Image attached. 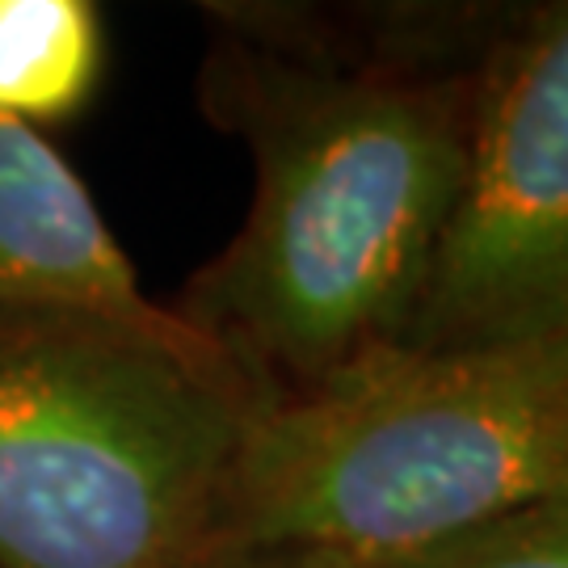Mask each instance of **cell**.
Here are the masks:
<instances>
[{"label": "cell", "mask_w": 568, "mask_h": 568, "mask_svg": "<svg viewBox=\"0 0 568 568\" xmlns=\"http://www.w3.org/2000/svg\"><path fill=\"white\" fill-rule=\"evenodd\" d=\"M476 77L333 68L215 30L199 105L248 148L253 203L173 312L262 405L405 342L464 190Z\"/></svg>", "instance_id": "cell-1"}, {"label": "cell", "mask_w": 568, "mask_h": 568, "mask_svg": "<svg viewBox=\"0 0 568 568\" xmlns=\"http://www.w3.org/2000/svg\"><path fill=\"white\" fill-rule=\"evenodd\" d=\"M568 488V337L387 345L253 413L211 544L387 568Z\"/></svg>", "instance_id": "cell-2"}, {"label": "cell", "mask_w": 568, "mask_h": 568, "mask_svg": "<svg viewBox=\"0 0 568 568\" xmlns=\"http://www.w3.org/2000/svg\"><path fill=\"white\" fill-rule=\"evenodd\" d=\"M257 408L185 321L0 304V568H185Z\"/></svg>", "instance_id": "cell-3"}, {"label": "cell", "mask_w": 568, "mask_h": 568, "mask_svg": "<svg viewBox=\"0 0 568 568\" xmlns=\"http://www.w3.org/2000/svg\"><path fill=\"white\" fill-rule=\"evenodd\" d=\"M568 337V0L514 4L476 77L459 203L408 349Z\"/></svg>", "instance_id": "cell-4"}, {"label": "cell", "mask_w": 568, "mask_h": 568, "mask_svg": "<svg viewBox=\"0 0 568 568\" xmlns=\"http://www.w3.org/2000/svg\"><path fill=\"white\" fill-rule=\"evenodd\" d=\"M0 304L72 307L148 328L178 321L143 295L77 169L9 114H0Z\"/></svg>", "instance_id": "cell-5"}, {"label": "cell", "mask_w": 568, "mask_h": 568, "mask_svg": "<svg viewBox=\"0 0 568 568\" xmlns=\"http://www.w3.org/2000/svg\"><path fill=\"white\" fill-rule=\"evenodd\" d=\"M105 72V26L89 0H0V114L26 126L81 119Z\"/></svg>", "instance_id": "cell-6"}, {"label": "cell", "mask_w": 568, "mask_h": 568, "mask_svg": "<svg viewBox=\"0 0 568 568\" xmlns=\"http://www.w3.org/2000/svg\"><path fill=\"white\" fill-rule=\"evenodd\" d=\"M387 568H568V488Z\"/></svg>", "instance_id": "cell-7"}, {"label": "cell", "mask_w": 568, "mask_h": 568, "mask_svg": "<svg viewBox=\"0 0 568 568\" xmlns=\"http://www.w3.org/2000/svg\"><path fill=\"white\" fill-rule=\"evenodd\" d=\"M185 568H345L316 551L248 548V544H206Z\"/></svg>", "instance_id": "cell-8"}]
</instances>
